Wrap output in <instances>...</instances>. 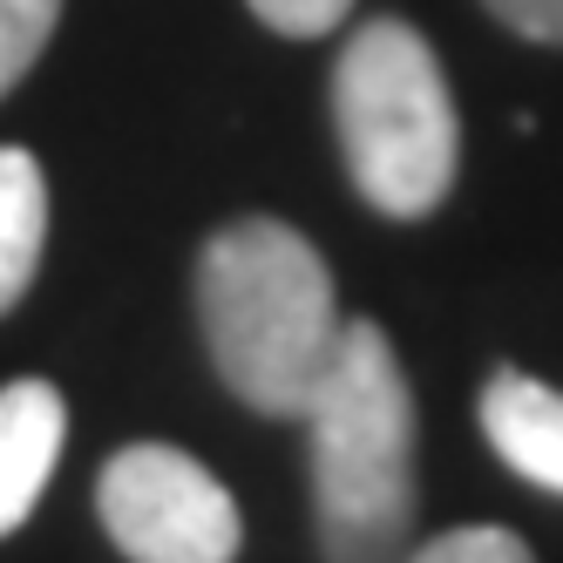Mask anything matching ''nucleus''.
<instances>
[{
  "instance_id": "5",
  "label": "nucleus",
  "mask_w": 563,
  "mask_h": 563,
  "mask_svg": "<svg viewBox=\"0 0 563 563\" xmlns=\"http://www.w3.org/2000/svg\"><path fill=\"white\" fill-rule=\"evenodd\" d=\"M482 434L489 449L543 496H563V387L522 374V367H496L482 387Z\"/></svg>"
},
{
  "instance_id": "11",
  "label": "nucleus",
  "mask_w": 563,
  "mask_h": 563,
  "mask_svg": "<svg viewBox=\"0 0 563 563\" xmlns=\"http://www.w3.org/2000/svg\"><path fill=\"white\" fill-rule=\"evenodd\" d=\"M509 34L522 42H543V48H563V0H482Z\"/></svg>"
},
{
  "instance_id": "7",
  "label": "nucleus",
  "mask_w": 563,
  "mask_h": 563,
  "mask_svg": "<svg viewBox=\"0 0 563 563\" xmlns=\"http://www.w3.org/2000/svg\"><path fill=\"white\" fill-rule=\"evenodd\" d=\"M48 245V177L27 150L0 143V312H14L42 272Z\"/></svg>"
},
{
  "instance_id": "10",
  "label": "nucleus",
  "mask_w": 563,
  "mask_h": 563,
  "mask_svg": "<svg viewBox=\"0 0 563 563\" xmlns=\"http://www.w3.org/2000/svg\"><path fill=\"white\" fill-rule=\"evenodd\" d=\"M252 14L272 27V34H292V42H319V34H333L353 0H252Z\"/></svg>"
},
{
  "instance_id": "4",
  "label": "nucleus",
  "mask_w": 563,
  "mask_h": 563,
  "mask_svg": "<svg viewBox=\"0 0 563 563\" xmlns=\"http://www.w3.org/2000/svg\"><path fill=\"white\" fill-rule=\"evenodd\" d=\"M109 543L130 563H238L245 522L231 489L170 441H130L96 475Z\"/></svg>"
},
{
  "instance_id": "6",
  "label": "nucleus",
  "mask_w": 563,
  "mask_h": 563,
  "mask_svg": "<svg viewBox=\"0 0 563 563\" xmlns=\"http://www.w3.org/2000/svg\"><path fill=\"white\" fill-rule=\"evenodd\" d=\"M68 408L48 380H8L0 387V537H14L42 503L48 475L62 462Z\"/></svg>"
},
{
  "instance_id": "1",
  "label": "nucleus",
  "mask_w": 563,
  "mask_h": 563,
  "mask_svg": "<svg viewBox=\"0 0 563 563\" xmlns=\"http://www.w3.org/2000/svg\"><path fill=\"white\" fill-rule=\"evenodd\" d=\"M197 327L252 415L299 421L340 346L333 272L286 218H231L197 252Z\"/></svg>"
},
{
  "instance_id": "3",
  "label": "nucleus",
  "mask_w": 563,
  "mask_h": 563,
  "mask_svg": "<svg viewBox=\"0 0 563 563\" xmlns=\"http://www.w3.org/2000/svg\"><path fill=\"white\" fill-rule=\"evenodd\" d=\"M333 136L346 177L394 224H421L449 205L462 164V123L428 34L374 14L333 62Z\"/></svg>"
},
{
  "instance_id": "2",
  "label": "nucleus",
  "mask_w": 563,
  "mask_h": 563,
  "mask_svg": "<svg viewBox=\"0 0 563 563\" xmlns=\"http://www.w3.org/2000/svg\"><path fill=\"white\" fill-rule=\"evenodd\" d=\"M312 428V522L327 563H400L415 543V387L374 319H346L333 367L306 400Z\"/></svg>"
},
{
  "instance_id": "8",
  "label": "nucleus",
  "mask_w": 563,
  "mask_h": 563,
  "mask_svg": "<svg viewBox=\"0 0 563 563\" xmlns=\"http://www.w3.org/2000/svg\"><path fill=\"white\" fill-rule=\"evenodd\" d=\"M55 21H62V0H0V102L42 62V48L55 42Z\"/></svg>"
},
{
  "instance_id": "9",
  "label": "nucleus",
  "mask_w": 563,
  "mask_h": 563,
  "mask_svg": "<svg viewBox=\"0 0 563 563\" xmlns=\"http://www.w3.org/2000/svg\"><path fill=\"white\" fill-rule=\"evenodd\" d=\"M400 563H537L530 543L503 522H462V530H441L428 543H408Z\"/></svg>"
}]
</instances>
